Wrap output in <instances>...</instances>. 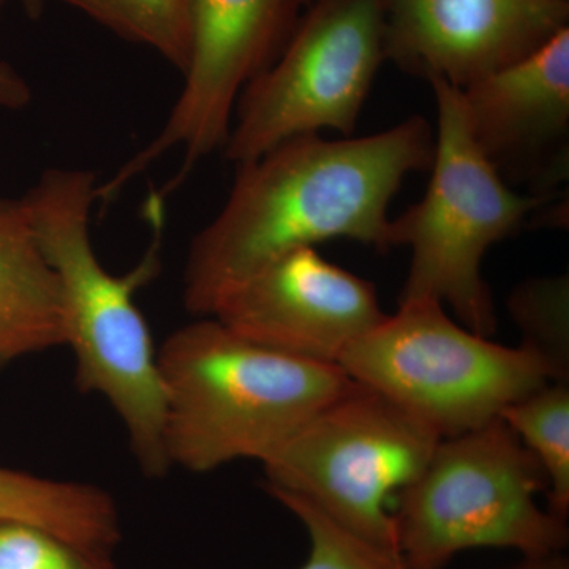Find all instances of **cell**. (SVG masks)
I'll list each match as a JSON object with an SVG mask.
<instances>
[{
	"label": "cell",
	"instance_id": "52a82bcc",
	"mask_svg": "<svg viewBox=\"0 0 569 569\" xmlns=\"http://www.w3.org/2000/svg\"><path fill=\"white\" fill-rule=\"evenodd\" d=\"M440 440L351 380L261 462L264 489L274 498L307 501L356 537L399 557L388 500L418 477Z\"/></svg>",
	"mask_w": 569,
	"mask_h": 569
},
{
	"label": "cell",
	"instance_id": "603a6c76",
	"mask_svg": "<svg viewBox=\"0 0 569 569\" xmlns=\"http://www.w3.org/2000/svg\"><path fill=\"white\" fill-rule=\"evenodd\" d=\"M9 2H10V0H0V17H2L3 9H6V6Z\"/></svg>",
	"mask_w": 569,
	"mask_h": 569
},
{
	"label": "cell",
	"instance_id": "7a4b0ae2",
	"mask_svg": "<svg viewBox=\"0 0 569 569\" xmlns=\"http://www.w3.org/2000/svg\"><path fill=\"white\" fill-rule=\"evenodd\" d=\"M97 187L92 171L48 168L22 203L61 287L74 383L84 395L108 400L126 427L142 473L159 479L171 468L164 449L167 399L159 351L134 296L156 279L162 266V197L152 194L146 209L153 233L151 249L132 271L118 276L104 269L92 244Z\"/></svg>",
	"mask_w": 569,
	"mask_h": 569
},
{
	"label": "cell",
	"instance_id": "7402d4cb",
	"mask_svg": "<svg viewBox=\"0 0 569 569\" xmlns=\"http://www.w3.org/2000/svg\"><path fill=\"white\" fill-rule=\"evenodd\" d=\"M20 3L31 20H39L41 14H43L47 0H20Z\"/></svg>",
	"mask_w": 569,
	"mask_h": 569
},
{
	"label": "cell",
	"instance_id": "5bb4252c",
	"mask_svg": "<svg viewBox=\"0 0 569 569\" xmlns=\"http://www.w3.org/2000/svg\"><path fill=\"white\" fill-rule=\"evenodd\" d=\"M0 520L33 523L86 548L112 553L122 538L110 493L88 482L58 481L0 466Z\"/></svg>",
	"mask_w": 569,
	"mask_h": 569
},
{
	"label": "cell",
	"instance_id": "8fae6325",
	"mask_svg": "<svg viewBox=\"0 0 569 569\" xmlns=\"http://www.w3.org/2000/svg\"><path fill=\"white\" fill-rule=\"evenodd\" d=\"M569 28V0H387V61L466 89Z\"/></svg>",
	"mask_w": 569,
	"mask_h": 569
},
{
	"label": "cell",
	"instance_id": "277c9868",
	"mask_svg": "<svg viewBox=\"0 0 569 569\" xmlns=\"http://www.w3.org/2000/svg\"><path fill=\"white\" fill-rule=\"evenodd\" d=\"M548 490L538 460L501 418L441 438L391 512L407 569H443L459 552L496 548L523 557L567 548V519L537 503Z\"/></svg>",
	"mask_w": 569,
	"mask_h": 569
},
{
	"label": "cell",
	"instance_id": "44dd1931",
	"mask_svg": "<svg viewBox=\"0 0 569 569\" xmlns=\"http://www.w3.org/2000/svg\"><path fill=\"white\" fill-rule=\"evenodd\" d=\"M508 569H569V563L560 552L552 556L526 557V560Z\"/></svg>",
	"mask_w": 569,
	"mask_h": 569
},
{
	"label": "cell",
	"instance_id": "9c48e42d",
	"mask_svg": "<svg viewBox=\"0 0 569 569\" xmlns=\"http://www.w3.org/2000/svg\"><path fill=\"white\" fill-rule=\"evenodd\" d=\"M312 0H189L190 58L182 91L160 132L102 183L114 200L168 152L183 160L162 194L223 149L242 89L283 50Z\"/></svg>",
	"mask_w": 569,
	"mask_h": 569
},
{
	"label": "cell",
	"instance_id": "9a60e30c",
	"mask_svg": "<svg viewBox=\"0 0 569 569\" xmlns=\"http://www.w3.org/2000/svg\"><path fill=\"white\" fill-rule=\"evenodd\" d=\"M500 418L538 460L548 478L550 511L568 520L569 512V387L549 381L505 408Z\"/></svg>",
	"mask_w": 569,
	"mask_h": 569
},
{
	"label": "cell",
	"instance_id": "8992f818",
	"mask_svg": "<svg viewBox=\"0 0 569 569\" xmlns=\"http://www.w3.org/2000/svg\"><path fill=\"white\" fill-rule=\"evenodd\" d=\"M339 367L440 438L486 426L556 381L529 348L492 342L429 301L399 305L348 348Z\"/></svg>",
	"mask_w": 569,
	"mask_h": 569
},
{
	"label": "cell",
	"instance_id": "2e32d148",
	"mask_svg": "<svg viewBox=\"0 0 569 569\" xmlns=\"http://www.w3.org/2000/svg\"><path fill=\"white\" fill-rule=\"evenodd\" d=\"M132 43L156 51L176 70L190 58L189 0H59Z\"/></svg>",
	"mask_w": 569,
	"mask_h": 569
},
{
	"label": "cell",
	"instance_id": "5b68a950",
	"mask_svg": "<svg viewBox=\"0 0 569 569\" xmlns=\"http://www.w3.org/2000/svg\"><path fill=\"white\" fill-rule=\"evenodd\" d=\"M429 84L437 108L432 176L425 197L391 220L392 247L411 252L399 305L449 306L462 326L490 337L497 317L482 258L548 203L512 189L486 159L468 130L460 89Z\"/></svg>",
	"mask_w": 569,
	"mask_h": 569
},
{
	"label": "cell",
	"instance_id": "30bf717a",
	"mask_svg": "<svg viewBox=\"0 0 569 569\" xmlns=\"http://www.w3.org/2000/svg\"><path fill=\"white\" fill-rule=\"evenodd\" d=\"M209 317L280 353L339 366L348 348L387 313L376 284L305 247L234 284Z\"/></svg>",
	"mask_w": 569,
	"mask_h": 569
},
{
	"label": "cell",
	"instance_id": "ba28073f",
	"mask_svg": "<svg viewBox=\"0 0 569 569\" xmlns=\"http://www.w3.org/2000/svg\"><path fill=\"white\" fill-rule=\"evenodd\" d=\"M387 0H312L274 62L242 89L222 151L236 167L301 134L353 137L381 63Z\"/></svg>",
	"mask_w": 569,
	"mask_h": 569
},
{
	"label": "cell",
	"instance_id": "3957f363",
	"mask_svg": "<svg viewBox=\"0 0 569 569\" xmlns=\"http://www.w3.org/2000/svg\"><path fill=\"white\" fill-rule=\"evenodd\" d=\"M159 367L167 458L190 473L263 462L351 385L339 366L280 353L212 317L171 332Z\"/></svg>",
	"mask_w": 569,
	"mask_h": 569
},
{
	"label": "cell",
	"instance_id": "d6986e66",
	"mask_svg": "<svg viewBox=\"0 0 569 569\" xmlns=\"http://www.w3.org/2000/svg\"><path fill=\"white\" fill-rule=\"evenodd\" d=\"M0 569H118L112 553L86 548L54 531L0 520Z\"/></svg>",
	"mask_w": 569,
	"mask_h": 569
},
{
	"label": "cell",
	"instance_id": "ac0fdd59",
	"mask_svg": "<svg viewBox=\"0 0 569 569\" xmlns=\"http://www.w3.org/2000/svg\"><path fill=\"white\" fill-rule=\"evenodd\" d=\"M276 500L301 520L309 537V557L301 569H407L399 557L356 537L307 501L295 497Z\"/></svg>",
	"mask_w": 569,
	"mask_h": 569
},
{
	"label": "cell",
	"instance_id": "4fadbf2b",
	"mask_svg": "<svg viewBox=\"0 0 569 569\" xmlns=\"http://www.w3.org/2000/svg\"><path fill=\"white\" fill-rule=\"evenodd\" d=\"M66 346L61 287L22 200L0 197V372Z\"/></svg>",
	"mask_w": 569,
	"mask_h": 569
},
{
	"label": "cell",
	"instance_id": "7c38bea8",
	"mask_svg": "<svg viewBox=\"0 0 569 569\" xmlns=\"http://www.w3.org/2000/svg\"><path fill=\"white\" fill-rule=\"evenodd\" d=\"M460 96L468 130L498 174L552 201L568 181L569 28Z\"/></svg>",
	"mask_w": 569,
	"mask_h": 569
},
{
	"label": "cell",
	"instance_id": "ffe728a7",
	"mask_svg": "<svg viewBox=\"0 0 569 569\" xmlns=\"http://www.w3.org/2000/svg\"><path fill=\"white\" fill-rule=\"evenodd\" d=\"M32 100L28 81L7 62H0V107L20 110Z\"/></svg>",
	"mask_w": 569,
	"mask_h": 569
},
{
	"label": "cell",
	"instance_id": "e0dca14e",
	"mask_svg": "<svg viewBox=\"0 0 569 569\" xmlns=\"http://www.w3.org/2000/svg\"><path fill=\"white\" fill-rule=\"evenodd\" d=\"M508 309L522 331V347L548 362L556 381H568V277H539L520 283L509 295Z\"/></svg>",
	"mask_w": 569,
	"mask_h": 569
},
{
	"label": "cell",
	"instance_id": "6da1fadb",
	"mask_svg": "<svg viewBox=\"0 0 569 569\" xmlns=\"http://www.w3.org/2000/svg\"><path fill=\"white\" fill-rule=\"evenodd\" d=\"M432 159V127L413 116L369 137L301 134L238 164L223 208L190 244L183 306L209 317L258 269L332 239L388 252L392 198L408 174L430 170Z\"/></svg>",
	"mask_w": 569,
	"mask_h": 569
}]
</instances>
